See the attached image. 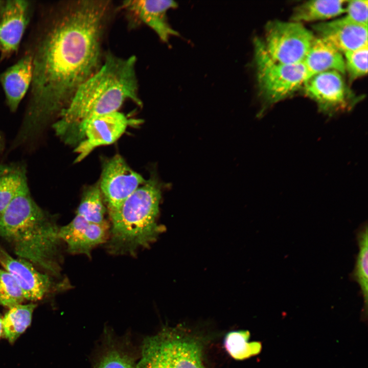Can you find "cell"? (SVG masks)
Wrapping results in <instances>:
<instances>
[{
    "label": "cell",
    "mask_w": 368,
    "mask_h": 368,
    "mask_svg": "<svg viewBox=\"0 0 368 368\" xmlns=\"http://www.w3.org/2000/svg\"><path fill=\"white\" fill-rule=\"evenodd\" d=\"M110 6L98 0L67 4L38 43L31 53L30 99L16 135L20 143L37 145L78 87L100 68Z\"/></svg>",
    "instance_id": "1"
},
{
    "label": "cell",
    "mask_w": 368,
    "mask_h": 368,
    "mask_svg": "<svg viewBox=\"0 0 368 368\" xmlns=\"http://www.w3.org/2000/svg\"><path fill=\"white\" fill-rule=\"evenodd\" d=\"M136 63L135 56L122 58L108 53L99 70L78 87L52 124L56 135L67 143L82 122L118 111L128 100L141 105Z\"/></svg>",
    "instance_id": "2"
},
{
    "label": "cell",
    "mask_w": 368,
    "mask_h": 368,
    "mask_svg": "<svg viewBox=\"0 0 368 368\" xmlns=\"http://www.w3.org/2000/svg\"><path fill=\"white\" fill-rule=\"evenodd\" d=\"M59 228L53 217L32 198L28 187L0 215V237L14 253L56 277L61 271Z\"/></svg>",
    "instance_id": "3"
},
{
    "label": "cell",
    "mask_w": 368,
    "mask_h": 368,
    "mask_svg": "<svg viewBox=\"0 0 368 368\" xmlns=\"http://www.w3.org/2000/svg\"><path fill=\"white\" fill-rule=\"evenodd\" d=\"M160 186L151 177L139 187L116 211L111 220L107 249L113 255H134L149 246L161 232L157 223Z\"/></svg>",
    "instance_id": "4"
},
{
    "label": "cell",
    "mask_w": 368,
    "mask_h": 368,
    "mask_svg": "<svg viewBox=\"0 0 368 368\" xmlns=\"http://www.w3.org/2000/svg\"><path fill=\"white\" fill-rule=\"evenodd\" d=\"M204 343L183 328L163 329L144 340L136 368H206Z\"/></svg>",
    "instance_id": "5"
},
{
    "label": "cell",
    "mask_w": 368,
    "mask_h": 368,
    "mask_svg": "<svg viewBox=\"0 0 368 368\" xmlns=\"http://www.w3.org/2000/svg\"><path fill=\"white\" fill-rule=\"evenodd\" d=\"M255 60L260 95L268 104L290 96L303 85L307 70L303 62L287 64L272 59L267 53L263 41H254Z\"/></svg>",
    "instance_id": "6"
},
{
    "label": "cell",
    "mask_w": 368,
    "mask_h": 368,
    "mask_svg": "<svg viewBox=\"0 0 368 368\" xmlns=\"http://www.w3.org/2000/svg\"><path fill=\"white\" fill-rule=\"evenodd\" d=\"M315 37L302 23L273 20L267 24L262 41L272 59L294 64L303 62Z\"/></svg>",
    "instance_id": "7"
},
{
    "label": "cell",
    "mask_w": 368,
    "mask_h": 368,
    "mask_svg": "<svg viewBox=\"0 0 368 368\" xmlns=\"http://www.w3.org/2000/svg\"><path fill=\"white\" fill-rule=\"evenodd\" d=\"M130 122L124 113L116 111L80 123L68 143L72 144L77 142L78 137L82 140L75 150L78 154L76 162L82 160L96 148L116 142Z\"/></svg>",
    "instance_id": "8"
},
{
    "label": "cell",
    "mask_w": 368,
    "mask_h": 368,
    "mask_svg": "<svg viewBox=\"0 0 368 368\" xmlns=\"http://www.w3.org/2000/svg\"><path fill=\"white\" fill-rule=\"evenodd\" d=\"M145 181L121 155H116L108 160L103 166L99 185L109 213L117 210Z\"/></svg>",
    "instance_id": "9"
},
{
    "label": "cell",
    "mask_w": 368,
    "mask_h": 368,
    "mask_svg": "<svg viewBox=\"0 0 368 368\" xmlns=\"http://www.w3.org/2000/svg\"><path fill=\"white\" fill-rule=\"evenodd\" d=\"M303 88L306 95L328 114L348 110L354 102L342 74L336 71L313 75L304 82Z\"/></svg>",
    "instance_id": "10"
},
{
    "label": "cell",
    "mask_w": 368,
    "mask_h": 368,
    "mask_svg": "<svg viewBox=\"0 0 368 368\" xmlns=\"http://www.w3.org/2000/svg\"><path fill=\"white\" fill-rule=\"evenodd\" d=\"M0 264L16 280L25 300L38 301L49 293L70 286L66 281L56 283L53 276L38 271L29 261L13 258L1 246Z\"/></svg>",
    "instance_id": "11"
},
{
    "label": "cell",
    "mask_w": 368,
    "mask_h": 368,
    "mask_svg": "<svg viewBox=\"0 0 368 368\" xmlns=\"http://www.w3.org/2000/svg\"><path fill=\"white\" fill-rule=\"evenodd\" d=\"M29 8L27 1L4 2L0 13L1 57H8L18 50L29 22Z\"/></svg>",
    "instance_id": "12"
},
{
    "label": "cell",
    "mask_w": 368,
    "mask_h": 368,
    "mask_svg": "<svg viewBox=\"0 0 368 368\" xmlns=\"http://www.w3.org/2000/svg\"><path fill=\"white\" fill-rule=\"evenodd\" d=\"M319 37L341 53L356 50L367 43V26L355 22L346 16L312 26Z\"/></svg>",
    "instance_id": "13"
},
{
    "label": "cell",
    "mask_w": 368,
    "mask_h": 368,
    "mask_svg": "<svg viewBox=\"0 0 368 368\" xmlns=\"http://www.w3.org/2000/svg\"><path fill=\"white\" fill-rule=\"evenodd\" d=\"M107 230L106 222H90L76 215L68 224L59 228L58 235L66 243L68 252L89 257L94 247L105 242Z\"/></svg>",
    "instance_id": "14"
},
{
    "label": "cell",
    "mask_w": 368,
    "mask_h": 368,
    "mask_svg": "<svg viewBox=\"0 0 368 368\" xmlns=\"http://www.w3.org/2000/svg\"><path fill=\"white\" fill-rule=\"evenodd\" d=\"M177 6L175 2L168 0H130L122 3L124 9L148 26L161 40L167 43L171 36L179 35L168 24L167 17V12Z\"/></svg>",
    "instance_id": "15"
},
{
    "label": "cell",
    "mask_w": 368,
    "mask_h": 368,
    "mask_svg": "<svg viewBox=\"0 0 368 368\" xmlns=\"http://www.w3.org/2000/svg\"><path fill=\"white\" fill-rule=\"evenodd\" d=\"M137 354L130 340L105 331L93 368H136Z\"/></svg>",
    "instance_id": "16"
},
{
    "label": "cell",
    "mask_w": 368,
    "mask_h": 368,
    "mask_svg": "<svg viewBox=\"0 0 368 368\" xmlns=\"http://www.w3.org/2000/svg\"><path fill=\"white\" fill-rule=\"evenodd\" d=\"M33 74L32 56L27 53L0 75L7 106L15 111L31 86Z\"/></svg>",
    "instance_id": "17"
},
{
    "label": "cell",
    "mask_w": 368,
    "mask_h": 368,
    "mask_svg": "<svg viewBox=\"0 0 368 368\" xmlns=\"http://www.w3.org/2000/svg\"><path fill=\"white\" fill-rule=\"evenodd\" d=\"M303 63L307 70L306 80L315 74L328 71H336L341 74L346 73L341 53L319 37H315Z\"/></svg>",
    "instance_id": "18"
},
{
    "label": "cell",
    "mask_w": 368,
    "mask_h": 368,
    "mask_svg": "<svg viewBox=\"0 0 368 368\" xmlns=\"http://www.w3.org/2000/svg\"><path fill=\"white\" fill-rule=\"evenodd\" d=\"M347 1H309L295 7L291 16L294 22L325 20L346 12Z\"/></svg>",
    "instance_id": "19"
},
{
    "label": "cell",
    "mask_w": 368,
    "mask_h": 368,
    "mask_svg": "<svg viewBox=\"0 0 368 368\" xmlns=\"http://www.w3.org/2000/svg\"><path fill=\"white\" fill-rule=\"evenodd\" d=\"M27 187L26 169L24 164L0 165V215L12 200Z\"/></svg>",
    "instance_id": "20"
},
{
    "label": "cell",
    "mask_w": 368,
    "mask_h": 368,
    "mask_svg": "<svg viewBox=\"0 0 368 368\" xmlns=\"http://www.w3.org/2000/svg\"><path fill=\"white\" fill-rule=\"evenodd\" d=\"M355 235L358 252L350 278L356 282L360 287L364 300V310L366 311L368 298V228L366 221L360 225Z\"/></svg>",
    "instance_id": "21"
},
{
    "label": "cell",
    "mask_w": 368,
    "mask_h": 368,
    "mask_svg": "<svg viewBox=\"0 0 368 368\" xmlns=\"http://www.w3.org/2000/svg\"><path fill=\"white\" fill-rule=\"evenodd\" d=\"M36 304H18L9 308L3 317V335L14 342L30 326Z\"/></svg>",
    "instance_id": "22"
},
{
    "label": "cell",
    "mask_w": 368,
    "mask_h": 368,
    "mask_svg": "<svg viewBox=\"0 0 368 368\" xmlns=\"http://www.w3.org/2000/svg\"><path fill=\"white\" fill-rule=\"evenodd\" d=\"M103 199L99 183L90 187L82 195L76 215L90 222L97 224L106 222L104 220L106 209Z\"/></svg>",
    "instance_id": "23"
},
{
    "label": "cell",
    "mask_w": 368,
    "mask_h": 368,
    "mask_svg": "<svg viewBox=\"0 0 368 368\" xmlns=\"http://www.w3.org/2000/svg\"><path fill=\"white\" fill-rule=\"evenodd\" d=\"M248 331H238L228 333L224 339V347L228 354L236 360H243L258 354L261 344L248 342Z\"/></svg>",
    "instance_id": "24"
},
{
    "label": "cell",
    "mask_w": 368,
    "mask_h": 368,
    "mask_svg": "<svg viewBox=\"0 0 368 368\" xmlns=\"http://www.w3.org/2000/svg\"><path fill=\"white\" fill-rule=\"evenodd\" d=\"M25 300L14 278L5 269H0V305L10 308L21 304Z\"/></svg>",
    "instance_id": "25"
},
{
    "label": "cell",
    "mask_w": 368,
    "mask_h": 368,
    "mask_svg": "<svg viewBox=\"0 0 368 368\" xmlns=\"http://www.w3.org/2000/svg\"><path fill=\"white\" fill-rule=\"evenodd\" d=\"M367 46L343 53L346 71L351 80L361 77L367 73Z\"/></svg>",
    "instance_id": "26"
},
{
    "label": "cell",
    "mask_w": 368,
    "mask_h": 368,
    "mask_svg": "<svg viewBox=\"0 0 368 368\" xmlns=\"http://www.w3.org/2000/svg\"><path fill=\"white\" fill-rule=\"evenodd\" d=\"M368 1H348L346 5L345 16L350 20L367 26Z\"/></svg>",
    "instance_id": "27"
},
{
    "label": "cell",
    "mask_w": 368,
    "mask_h": 368,
    "mask_svg": "<svg viewBox=\"0 0 368 368\" xmlns=\"http://www.w3.org/2000/svg\"><path fill=\"white\" fill-rule=\"evenodd\" d=\"M5 140L4 138V136L2 133L1 131H0V152L2 153L5 149Z\"/></svg>",
    "instance_id": "28"
},
{
    "label": "cell",
    "mask_w": 368,
    "mask_h": 368,
    "mask_svg": "<svg viewBox=\"0 0 368 368\" xmlns=\"http://www.w3.org/2000/svg\"><path fill=\"white\" fill-rule=\"evenodd\" d=\"M3 335V317L0 314V338Z\"/></svg>",
    "instance_id": "29"
},
{
    "label": "cell",
    "mask_w": 368,
    "mask_h": 368,
    "mask_svg": "<svg viewBox=\"0 0 368 368\" xmlns=\"http://www.w3.org/2000/svg\"><path fill=\"white\" fill-rule=\"evenodd\" d=\"M4 2L5 1L0 0V13H1V10L2 9Z\"/></svg>",
    "instance_id": "30"
}]
</instances>
